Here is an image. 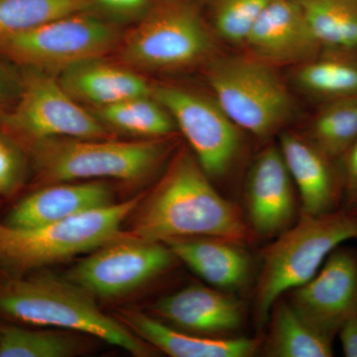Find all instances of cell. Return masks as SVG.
Instances as JSON below:
<instances>
[{
    "instance_id": "277c9868",
    "label": "cell",
    "mask_w": 357,
    "mask_h": 357,
    "mask_svg": "<svg viewBox=\"0 0 357 357\" xmlns=\"http://www.w3.org/2000/svg\"><path fill=\"white\" fill-rule=\"evenodd\" d=\"M144 196L50 225L16 227L0 222V273H29L119 238Z\"/></svg>"
},
{
    "instance_id": "cb8c5ba5",
    "label": "cell",
    "mask_w": 357,
    "mask_h": 357,
    "mask_svg": "<svg viewBox=\"0 0 357 357\" xmlns=\"http://www.w3.org/2000/svg\"><path fill=\"white\" fill-rule=\"evenodd\" d=\"M93 112L103 124L148 139L165 138L177 128L168 110L151 95L96 107Z\"/></svg>"
},
{
    "instance_id": "5bb4252c",
    "label": "cell",
    "mask_w": 357,
    "mask_h": 357,
    "mask_svg": "<svg viewBox=\"0 0 357 357\" xmlns=\"http://www.w3.org/2000/svg\"><path fill=\"white\" fill-rule=\"evenodd\" d=\"M155 318L184 332L211 337H234L243 324V306L234 293L192 284L157 301Z\"/></svg>"
},
{
    "instance_id": "4dcf8cb0",
    "label": "cell",
    "mask_w": 357,
    "mask_h": 357,
    "mask_svg": "<svg viewBox=\"0 0 357 357\" xmlns=\"http://www.w3.org/2000/svg\"><path fill=\"white\" fill-rule=\"evenodd\" d=\"M337 337L344 356L357 357V314L342 326Z\"/></svg>"
},
{
    "instance_id": "d6a6232c",
    "label": "cell",
    "mask_w": 357,
    "mask_h": 357,
    "mask_svg": "<svg viewBox=\"0 0 357 357\" xmlns=\"http://www.w3.org/2000/svg\"><path fill=\"white\" fill-rule=\"evenodd\" d=\"M4 93H6V84H4L2 77H0V100L3 98Z\"/></svg>"
},
{
    "instance_id": "ba28073f",
    "label": "cell",
    "mask_w": 357,
    "mask_h": 357,
    "mask_svg": "<svg viewBox=\"0 0 357 357\" xmlns=\"http://www.w3.org/2000/svg\"><path fill=\"white\" fill-rule=\"evenodd\" d=\"M119 42L112 26L86 13L70 14L0 38V55L41 72H64L98 60Z\"/></svg>"
},
{
    "instance_id": "8fae6325",
    "label": "cell",
    "mask_w": 357,
    "mask_h": 357,
    "mask_svg": "<svg viewBox=\"0 0 357 357\" xmlns=\"http://www.w3.org/2000/svg\"><path fill=\"white\" fill-rule=\"evenodd\" d=\"M178 261L166 243L119 237L96 248L67 278L93 297H121L154 280Z\"/></svg>"
},
{
    "instance_id": "d4e9b609",
    "label": "cell",
    "mask_w": 357,
    "mask_h": 357,
    "mask_svg": "<svg viewBox=\"0 0 357 357\" xmlns=\"http://www.w3.org/2000/svg\"><path fill=\"white\" fill-rule=\"evenodd\" d=\"M305 136L328 158L340 161L357 140V96L326 102Z\"/></svg>"
},
{
    "instance_id": "ffe728a7",
    "label": "cell",
    "mask_w": 357,
    "mask_h": 357,
    "mask_svg": "<svg viewBox=\"0 0 357 357\" xmlns=\"http://www.w3.org/2000/svg\"><path fill=\"white\" fill-rule=\"evenodd\" d=\"M98 60L82 63L62 72L59 82L77 102L102 107L151 95L152 84L140 75Z\"/></svg>"
},
{
    "instance_id": "44dd1931",
    "label": "cell",
    "mask_w": 357,
    "mask_h": 357,
    "mask_svg": "<svg viewBox=\"0 0 357 357\" xmlns=\"http://www.w3.org/2000/svg\"><path fill=\"white\" fill-rule=\"evenodd\" d=\"M267 321L269 330L260 349L265 356H333V340L305 321L284 296L274 303Z\"/></svg>"
},
{
    "instance_id": "e0dca14e",
    "label": "cell",
    "mask_w": 357,
    "mask_h": 357,
    "mask_svg": "<svg viewBox=\"0 0 357 357\" xmlns=\"http://www.w3.org/2000/svg\"><path fill=\"white\" fill-rule=\"evenodd\" d=\"M119 321L155 349L172 357H250L261 349L260 338L194 335L137 310H121Z\"/></svg>"
},
{
    "instance_id": "9c48e42d",
    "label": "cell",
    "mask_w": 357,
    "mask_h": 357,
    "mask_svg": "<svg viewBox=\"0 0 357 357\" xmlns=\"http://www.w3.org/2000/svg\"><path fill=\"white\" fill-rule=\"evenodd\" d=\"M151 96L173 117L211 178L227 176L243 151V130L213 98L174 84H152Z\"/></svg>"
},
{
    "instance_id": "1f68e13d",
    "label": "cell",
    "mask_w": 357,
    "mask_h": 357,
    "mask_svg": "<svg viewBox=\"0 0 357 357\" xmlns=\"http://www.w3.org/2000/svg\"><path fill=\"white\" fill-rule=\"evenodd\" d=\"M149 0H93L103 8L116 13H132L147 6Z\"/></svg>"
},
{
    "instance_id": "484cf974",
    "label": "cell",
    "mask_w": 357,
    "mask_h": 357,
    "mask_svg": "<svg viewBox=\"0 0 357 357\" xmlns=\"http://www.w3.org/2000/svg\"><path fill=\"white\" fill-rule=\"evenodd\" d=\"M93 0H0V38L63 16L86 13Z\"/></svg>"
},
{
    "instance_id": "52a82bcc",
    "label": "cell",
    "mask_w": 357,
    "mask_h": 357,
    "mask_svg": "<svg viewBox=\"0 0 357 357\" xmlns=\"http://www.w3.org/2000/svg\"><path fill=\"white\" fill-rule=\"evenodd\" d=\"M213 51V37L198 10L188 2L171 0L129 33L121 57L138 69L175 70L204 62Z\"/></svg>"
},
{
    "instance_id": "836d02e7",
    "label": "cell",
    "mask_w": 357,
    "mask_h": 357,
    "mask_svg": "<svg viewBox=\"0 0 357 357\" xmlns=\"http://www.w3.org/2000/svg\"><path fill=\"white\" fill-rule=\"evenodd\" d=\"M354 211V213H357V210H354V211Z\"/></svg>"
},
{
    "instance_id": "e575fe53",
    "label": "cell",
    "mask_w": 357,
    "mask_h": 357,
    "mask_svg": "<svg viewBox=\"0 0 357 357\" xmlns=\"http://www.w3.org/2000/svg\"><path fill=\"white\" fill-rule=\"evenodd\" d=\"M0 326H1V324H0Z\"/></svg>"
},
{
    "instance_id": "4fadbf2b",
    "label": "cell",
    "mask_w": 357,
    "mask_h": 357,
    "mask_svg": "<svg viewBox=\"0 0 357 357\" xmlns=\"http://www.w3.org/2000/svg\"><path fill=\"white\" fill-rule=\"evenodd\" d=\"M297 190L278 146L256 156L244 185L243 211L256 236L275 238L295 223Z\"/></svg>"
},
{
    "instance_id": "7c38bea8",
    "label": "cell",
    "mask_w": 357,
    "mask_h": 357,
    "mask_svg": "<svg viewBox=\"0 0 357 357\" xmlns=\"http://www.w3.org/2000/svg\"><path fill=\"white\" fill-rule=\"evenodd\" d=\"M284 297L310 325L335 340L357 314V248L337 246L312 278Z\"/></svg>"
},
{
    "instance_id": "83f0119b",
    "label": "cell",
    "mask_w": 357,
    "mask_h": 357,
    "mask_svg": "<svg viewBox=\"0 0 357 357\" xmlns=\"http://www.w3.org/2000/svg\"><path fill=\"white\" fill-rule=\"evenodd\" d=\"M272 0H215V31L229 43L244 44L263 10Z\"/></svg>"
},
{
    "instance_id": "7402d4cb",
    "label": "cell",
    "mask_w": 357,
    "mask_h": 357,
    "mask_svg": "<svg viewBox=\"0 0 357 357\" xmlns=\"http://www.w3.org/2000/svg\"><path fill=\"white\" fill-rule=\"evenodd\" d=\"M295 82L325 102L357 96V52L323 50L297 66Z\"/></svg>"
},
{
    "instance_id": "f546056e",
    "label": "cell",
    "mask_w": 357,
    "mask_h": 357,
    "mask_svg": "<svg viewBox=\"0 0 357 357\" xmlns=\"http://www.w3.org/2000/svg\"><path fill=\"white\" fill-rule=\"evenodd\" d=\"M342 183V208L357 210V140L338 161Z\"/></svg>"
},
{
    "instance_id": "5b68a950",
    "label": "cell",
    "mask_w": 357,
    "mask_h": 357,
    "mask_svg": "<svg viewBox=\"0 0 357 357\" xmlns=\"http://www.w3.org/2000/svg\"><path fill=\"white\" fill-rule=\"evenodd\" d=\"M170 152L164 140L107 141L49 138L30 141L33 166L45 184L89 178L141 181L162 165Z\"/></svg>"
},
{
    "instance_id": "4316f807",
    "label": "cell",
    "mask_w": 357,
    "mask_h": 357,
    "mask_svg": "<svg viewBox=\"0 0 357 357\" xmlns=\"http://www.w3.org/2000/svg\"><path fill=\"white\" fill-rule=\"evenodd\" d=\"M81 349V342L70 333L0 326V357H70Z\"/></svg>"
},
{
    "instance_id": "30bf717a",
    "label": "cell",
    "mask_w": 357,
    "mask_h": 357,
    "mask_svg": "<svg viewBox=\"0 0 357 357\" xmlns=\"http://www.w3.org/2000/svg\"><path fill=\"white\" fill-rule=\"evenodd\" d=\"M1 124L27 141L103 139L109 135L105 124L81 107L60 82L36 70L25 77L20 100L2 117Z\"/></svg>"
},
{
    "instance_id": "603a6c76",
    "label": "cell",
    "mask_w": 357,
    "mask_h": 357,
    "mask_svg": "<svg viewBox=\"0 0 357 357\" xmlns=\"http://www.w3.org/2000/svg\"><path fill=\"white\" fill-rule=\"evenodd\" d=\"M323 50L357 52V0H297Z\"/></svg>"
},
{
    "instance_id": "3957f363",
    "label": "cell",
    "mask_w": 357,
    "mask_h": 357,
    "mask_svg": "<svg viewBox=\"0 0 357 357\" xmlns=\"http://www.w3.org/2000/svg\"><path fill=\"white\" fill-rule=\"evenodd\" d=\"M262 253L255 293L256 321L265 325L279 298L316 275L337 246L357 241V213L340 210L301 215L297 222L275 237Z\"/></svg>"
},
{
    "instance_id": "7a4b0ae2",
    "label": "cell",
    "mask_w": 357,
    "mask_h": 357,
    "mask_svg": "<svg viewBox=\"0 0 357 357\" xmlns=\"http://www.w3.org/2000/svg\"><path fill=\"white\" fill-rule=\"evenodd\" d=\"M93 298L69 279L42 269L22 275L0 273V316L3 318L86 333L134 356H153V347L119 319L107 316Z\"/></svg>"
},
{
    "instance_id": "6da1fadb",
    "label": "cell",
    "mask_w": 357,
    "mask_h": 357,
    "mask_svg": "<svg viewBox=\"0 0 357 357\" xmlns=\"http://www.w3.org/2000/svg\"><path fill=\"white\" fill-rule=\"evenodd\" d=\"M135 211L131 236L145 241L166 243L213 236L246 246L257 237L243 211L218 192L187 149L174 156L163 177Z\"/></svg>"
},
{
    "instance_id": "f1b7e54d",
    "label": "cell",
    "mask_w": 357,
    "mask_h": 357,
    "mask_svg": "<svg viewBox=\"0 0 357 357\" xmlns=\"http://www.w3.org/2000/svg\"><path fill=\"white\" fill-rule=\"evenodd\" d=\"M22 162L15 146L0 135V196H10L21 180Z\"/></svg>"
},
{
    "instance_id": "8992f818",
    "label": "cell",
    "mask_w": 357,
    "mask_h": 357,
    "mask_svg": "<svg viewBox=\"0 0 357 357\" xmlns=\"http://www.w3.org/2000/svg\"><path fill=\"white\" fill-rule=\"evenodd\" d=\"M208 81L213 98L231 121L256 137L278 132L294 114L292 96L274 66L251 55L211 61Z\"/></svg>"
},
{
    "instance_id": "2e32d148",
    "label": "cell",
    "mask_w": 357,
    "mask_h": 357,
    "mask_svg": "<svg viewBox=\"0 0 357 357\" xmlns=\"http://www.w3.org/2000/svg\"><path fill=\"white\" fill-rule=\"evenodd\" d=\"M279 149L299 197L301 215H319L342 208L338 162L328 158L306 136L283 132Z\"/></svg>"
},
{
    "instance_id": "9a60e30c",
    "label": "cell",
    "mask_w": 357,
    "mask_h": 357,
    "mask_svg": "<svg viewBox=\"0 0 357 357\" xmlns=\"http://www.w3.org/2000/svg\"><path fill=\"white\" fill-rule=\"evenodd\" d=\"M244 45L249 55L272 66L303 64L323 51L297 0H272Z\"/></svg>"
},
{
    "instance_id": "d6986e66",
    "label": "cell",
    "mask_w": 357,
    "mask_h": 357,
    "mask_svg": "<svg viewBox=\"0 0 357 357\" xmlns=\"http://www.w3.org/2000/svg\"><path fill=\"white\" fill-rule=\"evenodd\" d=\"M112 204L114 195L102 183H55L20 199L2 222L16 227L50 225Z\"/></svg>"
},
{
    "instance_id": "ac0fdd59",
    "label": "cell",
    "mask_w": 357,
    "mask_h": 357,
    "mask_svg": "<svg viewBox=\"0 0 357 357\" xmlns=\"http://www.w3.org/2000/svg\"><path fill=\"white\" fill-rule=\"evenodd\" d=\"M168 248L211 287L236 293L252 277V261L246 246L213 236L188 237L167 241Z\"/></svg>"
}]
</instances>
